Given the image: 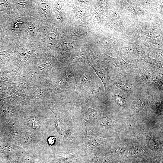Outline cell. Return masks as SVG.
I'll list each match as a JSON object with an SVG mask.
<instances>
[{
	"label": "cell",
	"instance_id": "obj_1",
	"mask_svg": "<svg viewBox=\"0 0 163 163\" xmlns=\"http://www.w3.org/2000/svg\"><path fill=\"white\" fill-rule=\"evenodd\" d=\"M86 144L91 149H93L103 144L105 139L97 136L90 130H88L85 135Z\"/></svg>",
	"mask_w": 163,
	"mask_h": 163
},
{
	"label": "cell",
	"instance_id": "obj_6",
	"mask_svg": "<svg viewBox=\"0 0 163 163\" xmlns=\"http://www.w3.org/2000/svg\"><path fill=\"white\" fill-rule=\"evenodd\" d=\"M42 92L43 91L41 89H38L34 93V95L37 98H40L41 96Z\"/></svg>",
	"mask_w": 163,
	"mask_h": 163
},
{
	"label": "cell",
	"instance_id": "obj_4",
	"mask_svg": "<svg viewBox=\"0 0 163 163\" xmlns=\"http://www.w3.org/2000/svg\"><path fill=\"white\" fill-rule=\"evenodd\" d=\"M27 123L30 127L34 129H37L40 126V121L38 117H32L27 120Z\"/></svg>",
	"mask_w": 163,
	"mask_h": 163
},
{
	"label": "cell",
	"instance_id": "obj_8",
	"mask_svg": "<svg viewBox=\"0 0 163 163\" xmlns=\"http://www.w3.org/2000/svg\"><path fill=\"white\" fill-rule=\"evenodd\" d=\"M5 5L4 3H0V10H3L5 8Z\"/></svg>",
	"mask_w": 163,
	"mask_h": 163
},
{
	"label": "cell",
	"instance_id": "obj_5",
	"mask_svg": "<svg viewBox=\"0 0 163 163\" xmlns=\"http://www.w3.org/2000/svg\"><path fill=\"white\" fill-rule=\"evenodd\" d=\"M97 158L99 163H110L109 160L106 157L98 156Z\"/></svg>",
	"mask_w": 163,
	"mask_h": 163
},
{
	"label": "cell",
	"instance_id": "obj_2",
	"mask_svg": "<svg viewBox=\"0 0 163 163\" xmlns=\"http://www.w3.org/2000/svg\"><path fill=\"white\" fill-rule=\"evenodd\" d=\"M52 112L55 117V125L57 132L63 137L67 138L70 135L68 128L63 120L53 111Z\"/></svg>",
	"mask_w": 163,
	"mask_h": 163
},
{
	"label": "cell",
	"instance_id": "obj_7",
	"mask_svg": "<svg viewBox=\"0 0 163 163\" xmlns=\"http://www.w3.org/2000/svg\"><path fill=\"white\" fill-rule=\"evenodd\" d=\"M56 137L52 136L49 137L48 139V142L50 145H54L56 141Z\"/></svg>",
	"mask_w": 163,
	"mask_h": 163
},
{
	"label": "cell",
	"instance_id": "obj_3",
	"mask_svg": "<svg viewBox=\"0 0 163 163\" xmlns=\"http://www.w3.org/2000/svg\"><path fill=\"white\" fill-rule=\"evenodd\" d=\"M98 114L97 111L94 109L88 108L85 111L83 118L87 123H92L94 122L97 120Z\"/></svg>",
	"mask_w": 163,
	"mask_h": 163
}]
</instances>
